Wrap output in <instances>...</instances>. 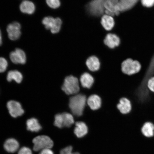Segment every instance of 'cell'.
I'll return each mask as SVG.
<instances>
[{
    "mask_svg": "<svg viewBox=\"0 0 154 154\" xmlns=\"http://www.w3.org/2000/svg\"><path fill=\"white\" fill-rule=\"evenodd\" d=\"M42 23L47 29L51 30L53 34H56L60 31L62 22L60 18L47 17L43 19Z\"/></svg>",
    "mask_w": 154,
    "mask_h": 154,
    "instance_id": "52a82bcc",
    "label": "cell"
},
{
    "mask_svg": "<svg viewBox=\"0 0 154 154\" xmlns=\"http://www.w3.org/2000/svg\"><path fill=\"white\" fill-rule=\"evenodd\" d=\"M141 68V65L139 61L131 58L127 59L121 64V69L123 74L128 76L137 74Z\"/></svg>",
    "mask_w": 154,
    "mask_h": 154,
    "instance_id": "3957f363",
    "label": "cell"
},
{
    "mask_svg": "<svg viewBox=\"0 0 154 154\" xmlns=\"http://www.w3.org/2000/svg\"><path fill=\"white\" fill-rule=\"evenodd\" d=\"M104 43L110 49H114L120 45V40L116 35L109 34L106 36Z\"/></svg>",
    "mask_w": 154,
    "mask_h": 154,
    "instance_id": "4fadbf2b",
    "label": "cell"
},
{
    "mask_svg": "<svg viewBox=\"0 0 154 154\" xmlns=\"http://www.w3.org/2000/svg\"><path fill=\"white\" fill-rule=\"evenodd\" d=\"M142 134L147 137H151L154 136V125L151 122L144 123L141 129Z\"/></svg>",
    "mask_w": 154,
    "mask_h": 154,
    "instance_id": "cb8c5ba5",
    "label": "cell"
},
{
    "mask_svg": "<svg viewBox=\"0 0 154 154\" xmlns=\"http://www.w3.org/2000/svg\"><path fill=\"white\" fill-rule=\"evenodd\" d=\"M80 81L84 88H90L93 85L94 80L93 77L88 73H84L81 76Z\"/></svg>",
    "mask_w": 154,
    "mask_h": 154,
    "instance_id": "44dd1931",
    "label": "cell"
},
{
    "mask_svg": "<svg viewBox=\"0 0 154 154\" xmlns=\"http://www.w3.org/2000/svg\"><path fill=\"white\" fill-rule=\"evenodd\" d=\"M87 103L92 110H96L100 108L101 105V98L97 95H92L88 98Z\"/></svg>",
    "mask_w": 154,
    "mask_h": 154,
    "instance_id": "2e32d148",
    "label": "cell"
},
{
    "mask_svg": "<svg viewBox=\"0 0 154 154\" xmlns=\"http://www.w3.org/2000/svg\"><path fill=\"white\" fill-rule=\"evenodd\" d=\"M74 123V117L70 113L63 112L58 113L55 116L54 124L59 128L63 127L69 128Z\"/></svg>",
    "mask_w": 154,
    "mask_h": 154,
    "instance_id": "5b68a950",
    "label": "cell"
},
{
    "mask_svg": "<svg viewBox=\"0 0 154 154\" xmlns=\"http://www.w3.org/2000/svg\"><path fill=\"white\" fill-rule=\"evenodd\" d=\"M23 75L20 72L16 70L10 71L8 73L7 79L8 82L14 81L17 83H20L22 81Z\"/></svg>",
    "mask_w": 154,
    "mask_h": 154,
    "instance_id": "7402d4cb",
    "label": "cell"
},
{
    "mask_svg": "<svg viewBox=\"0 0 154 154\" xmlns=\"http://www.w3.org/2000/svg\"><path fill=\"white\" fill-rule=\"evenodd\" d=\"M107 15L111 17L120 14L119 6V0H106L104 4Z\"/></svg>",
    "mask_w": 154,
    "mask_h": 154,
    "instance_id": "30bf717a",
    "label": "cell"
},
{
    "mask_svg": "<svg viewBox=\"0 0 154 154\" xmlns=\"http://www.w3.org/2000/svg\"><path fill=\"white\" fill-rule=\"evenodd\" d=\"M88 128L85 123L80 121L76 123L74 133L77 137H84L88 134Z\"/></svg>",
    "mask_w": 154,
    "mask_h": 154,
    "instance_id": "9a60e30c",
    "label": "cell"
},
{
    "mask_svg": "<svg viewBox=\"0 0 154 154\" xmlns=\"http://www.w3.org/2000/svg\"><path fill=\"white\" fill-rule=\"evenodd\" d=\"M106 0H92L86 5V10L90 15L99 17L103 14Z\"/></svg>",
    "mask_w": 154,
    "mask_h": 154,
    "instance_id": "277c9868",
    "label": "cell"
},
{
    "mask_svg": "<svg viewBox=\"0 0 154 154\" xmlns=\"http://www.w3.org/2000/svg\"><path fill=\"white\" fill-rule=\"evenodd\" d=\"M86 65L90 71L95 72L100 69V63L97 57L93 56L88 57L87 60Z\"/></svg>",
    "mask_w": 154,
    "mask_h": 154,
    "instance_id": "d6986e66",
    "label": "cell"
},
{
    "mask_svg": "<svg viewBox=\"0 0 154 154\" xmlns=\"http://www.w3.org/2000/svg\"><path fill=\"white\" fill-rule=\"evenodd\" d=\"M141 2L144 6L150 8L154 5V0H141Z\"/></svg>",
    "mask_w": 154,
    "mask_h": 154,
    "instance_id": "83f0119b",
    "label": "cell"
},
{
    "mask_svg": "<svg viewBox=\"0 0 154 154\" xmlns=\"http://www.w3.org/2000/svg\"><path fill=\"white\" fill-rule=\"evenodd\" d=\"M62 90L67 95H76L80 91L79 84L78 78L72 75L65 78Z\"/></svg>",
    "mask_w": 154,
    "mask_h": 154,
    "instance_id": "7a4b0ae2",
    "label": "cell"
},
{
    "mask_svg": "<svg viewBox=\"0 0 154 154\" xmlns=\"http://www.w3.org/2000/svg\"><path fill=\"white\" fill-rule=\"evenodd\" d=\"M72 146H69L61 150L60 154H80L78 152H72Z\"/></svg>",
    "mask_w": 154,
    "mask_h": 154,
    "instance_id": "4316f807",
    "label": "cell"
},
{
    "mask_svg": "<svg viewBox=\"0 0 154 154\" xmlns=\"http://www.w3.org/2000/svg\"><path fill=\"white\" fill-rule=\"evenodd\" d=\"M20 29V24L18 22H14L9 24L7 30L9 39L14 41L19 39L21 35Z\"/></svg>",
    "mask_w": 154,
    "mask_h": 154,
    "instance_id": "9c48e42d",
    "label": "cell"
},
{
    "mask_svg": "<svg viewBox=\"0 0 154 154\" xmlns=\"http://www.w3.org/2000/svg\"><path fill=\"white\" fill-rule=\"evenodd\" d=\"M147 87L150 91L154 93V76L150 78L147 82Z\"/></svg>",
    "mask_w": 154,
    "mask_h": 154,
    "instance_id": "f1b7e54d",
    "label": "cell"
},
{
    "mask_svg": "<svg viewBox=\"0 0 154 154\" xmlns=\"http://www.w3.org/2000/svg\"><path fill=\"white\" fill-rule=\"evenodd\" d=\"M18 154H32V150L27 147L21 148L18 152Z\"/></svg>",
    "mask_w": 154,
    "mask_h": 154,
    "instance_id": "f546056e",
    "label": "cell"
},
{
    "mask_svg": "<svg viewBox=\"0 0 154 154\" xmlns=\"http://www.w3.org/2000/svg\"><path fill=\"white\" fill-rule=\"evenodd\" d=\"M39 154H54V153L51 149H45L41 150Z\"/></svg>",
    "mask_w": 154,
    "mask_h": 154,
    "instance_id": "4dcf8cb0",
    "label": "cell"
},
{
    "mask_svg": "<svg viewBox=\"0 0 154 154\" xmlns=\"http://www.w3.org/2000/svg\"><path fill=\"white\" fill-rule=\"evenodd\" d=\"M7 106L10 115L13 118H17L24 114V111L19 102L10 100L8 102Z\"/></svg>",
    "mask_w": 154,
    "mask_h": 154,
    "instance_id": "ba28073f",
    "label": "cell"
},
{
    "mask_svg": "<svg viewBox=\"0 0 154 154\" xmlns=\"http://www.w3.org/2000/svg\"><path fill=\"white\" fill-rule=\"evenodd\" d=\"M10 58L15 64H24L26 62V55L22 49L17 48L11 52L9 55Z\"/></svg>",
    "mask_w": 154,
    "mask_h": 154,
    "instance_id": "8fae6325",
    "label": "cell"
},
{
    "mask_svg": "<svg viewBox=\"0 0 154 154\" xmlns=\"http://www.w3.org/2000/svg\"><path fill=\"white\" fill-rule=\"evenodd\" d=\"M8 66L7 60L3 57H0V73H3L6 70Z\"/></svg>",
    "mask_w": 154,
    "mask_h": 154,
    "instance_id": "484cf974",
    "label": "cell"
},
{
    "mask_svg": "<svg viewBox=\"0 0 154 154\" xmlns=\"http://www.w3.org/2000/svg\"><path fill=\"white\" fill-rule=\"evenodd\" d=\"M48 6L53 9H57L60 6V0H46Z\"/></svg>",
    "mask_w": 154,
    "mask_h": 154,
    "instance_id": "d4e9b609",
    "label": "cell"
},
{
    "mask_svg": "<svg viewBox=\"0 0 154 154\" xmlns=\"http://www.w3.org/2000/svg\"><path fill=\"white\" fill-rule=\"evenodd\" d=\"M101 23L105 30L109 31L112 29L114 27L115 21L112 17L105 15L102 17Z\"/></svg>",
    "mask_w": 154,
    "mask_h": 154,
    "instance_id": "603a6c76",
    "label": "cell"
},
{
    "mask_svg": "<svg viewBox=\"0 0 154 154\" xmlns=\"http://www.w3.org/2000/svg\"><path fill=\"white\" fill-rule=\"evenodd\" d=\"M33 150L37 152L45 149H51L54 146V142L49 137L45 135L36 137L32 140Z\"/></svg>",
    "mask_w": 154,
    "mask_h": 154,
    "instance_id": "8992f818",
    "label": "cell"
},
{
    "mask_svg": "<svg viewBox=\"0 0 154 154\" xmlns=\"http://www.w3.org/2000/svg\"><path fill=\"white\" fill-rule=\"evenodd\" d=\"M139 0H119V6L120 12L126 11L134 7Z\"/></svg>",
    "mask_w": 154,
    "mask_h": 154,
    "instance_id": "ffe728a7",
    "label": "cell"
},
{
    "mask_svg": "<svg viewBox=\"0 0 154 154\" xmlns=\"http://www.w3.org/2000/svg\"><path fill=\"white\" fill-rule=\"evenodd\" d=\"M19 144L16 140L13 138H9L5 142L4 147L5 151L9 153L16 152L19 149Z\"/></svg>",
    "mask_w": 154,
    "mask_h": 154,
    "instance_id": "5bb4252c",
    "label": "cell"
},
{
    "mask_svg": "<svg viewBox=\"0 0 154 154\" xmlns=\"http://www.w3.org/2000/svg\"><path fill=\"white\" fill-rule=\"evenodd\" d=\"M27 129L32 132H37L42 129V127L37 119L32 118L28 119L26 122Z\"/></svg>",
    "mask_w": 154,
    "mask_h": 154,
    "instance_id": "e0dca14e",
    "label": "cell"
},
{
    "mask_svg": "<svg viewBox=\"0 0 154 154\" xmlns=\"http://www.w3.org/2000/svg\"><path fill=\"white\" fill-rule=\"evenodd\" d=\"M2 38L1 30H0V46L2 45Z\"/></svg>",
    "mask_w": 154,
    "mask_h": 154,
    "instance_id": "1f68e13d",
    "label": "cell"
},
{
    "mask_svg": "<svg viewBox=\"0 0 154 154\" xmlns=\"http://www.w3.org/2000/svg\"><path fill=\"white\" fill-rule=\"evenodd\" d=\"M20 9L22 13L25 14H32L35 11V7L31 1H24L20 4Z\"/></svg>",
    "mask_w": 154,
    "mask_h": 154,
    "instance_id": "ac0fdd59",
    "label": "cell"
},
{
    "mask_svg": "<svg viewBox=\"0 0 154 154\" xmlns=\"http://www.w3.org/2000/svg\"><path fill=\"white\" fill-rule=\"evenodd\" d=\"M86 100L85 95L82 94H77L70 98L69 106L73 114L77 116L82 115Z\"/></svg>",
    "mask_w": 154,
    "mask_h": 154,
    "instance_id": "6da1fadb",
    "label": "cell"
},
{
    "mask_svg": "<svg viewBox=\"0 0 154 154\" xmlns=\"http://www.w3.org/2000/svg\"><path fill=\"white\" fill-rule=\"evenodd\" d=\"M117 108L122 114H128L132 110V103L130 100L128 98L123 97L119 100Z\"/></svg>",
    "mask_w": 154,
    "mask_h": 154,
    "instance_id": "7c38bea8",
    "label": "cell"
}]
</instances>
